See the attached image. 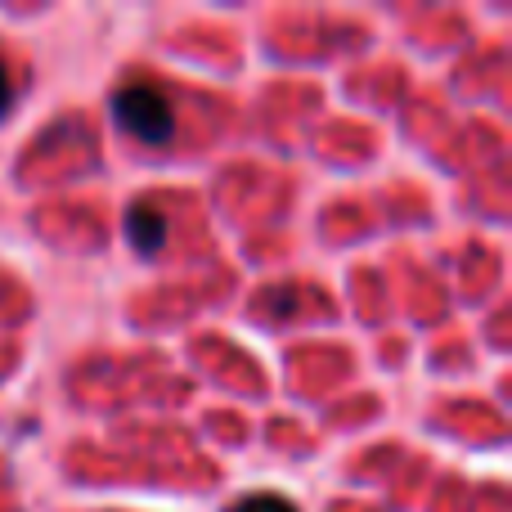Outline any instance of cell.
I'll use <instances>...</instances> for the list:
<instances>
[{
	"label": "cell",
	"instance_id": "277c9868",
	"mask_svg": "<svg viewBox=\"0 0 512 512\" xmlns=\"http://www.w3.org/2000/svg\"><path fill=\"white\" fill-rule=\"evenodd\" d=\"M9 99H14V86H9V68H5V59H0V117L9 113Z\"/></svg>",
	"mask_w": 512,
	"mask_h": 512
},
{
	"label": "cell",
	"instance_id": "3957f363",
	"mask_svg": "<svg viewBox=\"0 0 512 512\" xmlns=\"http://www.w3.org/2000/svg\"><path fill=\"white\" fill-rule=\"evenodd\" d=\"M230 512H297V504L283 499V495H248V499H239Z\"/></svg>",
	"mask_w": 512,
	"mask_h": 512
},
{
	"label": "cell",
	"instance_id": "7a4b0ae2",
	"mask_svg": "<svg viewBox=\"0 0 512 512\" xmlns=\"http://www.w3.org/2000/svg\"><path fill=\"white\" fill-rule=\"evenodd\" d=\"M131 243L144 256L162 252V243H167V216L153 212V207H135L131 212Z\"/></svg>",
	"mask_w": 512,
	"mask_h": 512
},
{
	"label": "cell",
	"instance_id": "6da1fadb",
	"mask_svg": "<svg viewBox=\"0 0 512 512\" xmlns=\"http://www.w3.org/2000/svg\"><path fill=\"white\" fill-rule=\"evenodd\" d=\"M113 122L140 144H167L176 135V113L153 86H126L113 99Z\"/></svg>",
	"mask_w": 512,
	"mask_h": 512
}]
</instances>
